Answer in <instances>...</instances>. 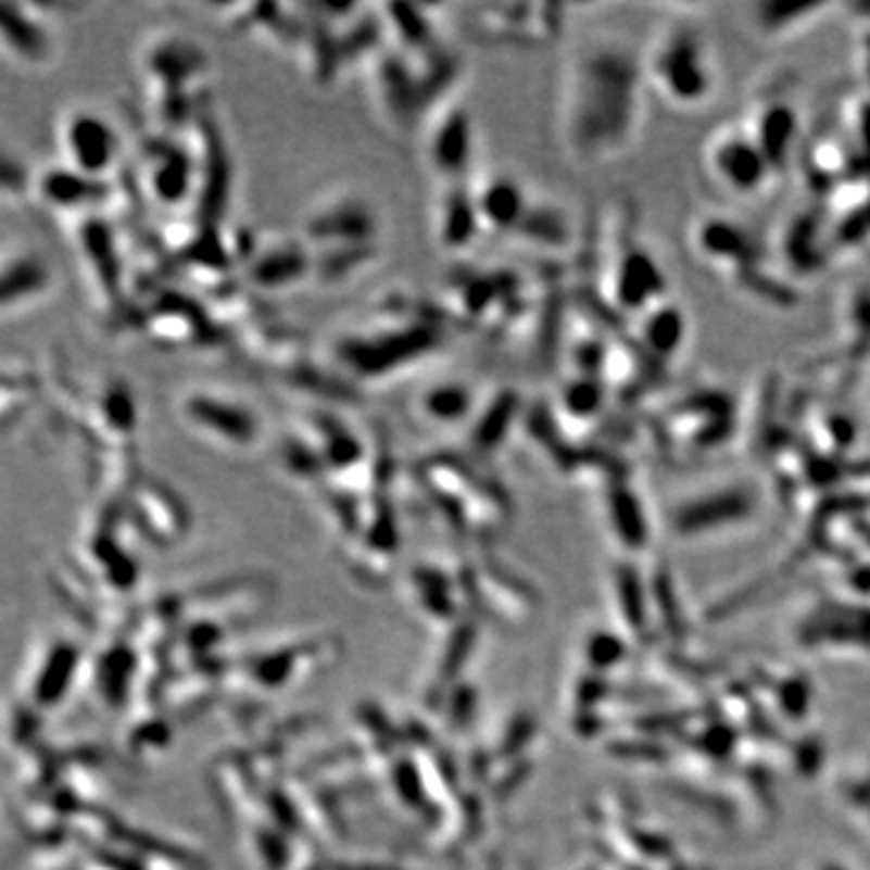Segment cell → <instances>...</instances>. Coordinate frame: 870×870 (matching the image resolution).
Returning <instances> with one entry per match:
<instances>
[{
    "label": "cell",
    "instance_id": "1",
    "mask_svg": "<svg viewBox=\"0 0 870 870\" xmlns=\"http://www.w3.org/2000/svg\"><path fill=\"white\" fill-rule=\"evenodd\" d=\"M641 53L621 37L588 35L558 73V143L578 167L615 163L633 148L646 114Z\"/></svg>",
    "mask_w": 870,
    "mask_h": 870
},
{
    "label": "cell",
    "instance_id": "2",
    "mask_svg": "<svg viewBox=\"0 0 870 870\" xmlns=\"http://www.w3.org/2000/svg\"><path fill=\"white\" fill-rule=\"evenodd\" d=\"M643 78L663 104L699 112L718 92V63L704 31L690 20H670L655 29L641 53Z\"/></svg>",
    "mask_w": 870,
    "mask_h": 870
},
{
    "label": "cell",
    "instance_id": "3",
    "mask_svg": "<svg viewBox=\"0 0 870 870\" xmlns=\"http://www.w3.org/2000/svg\"><path fill=\"white\" fill-rule=\"evenodd\" d=\"M179 416L189 431L223 450H252L262 440V416L235 394L191 390L181 396Z\"/></svg>",
    "mask_w": 870,
    "mask_h": 870
},
{
    "label": "cell",
    "instance_id": "4",
    "mask_svg": "<svg viewBox=\"0 0 870 870\" xmlns=\"http://www.w3.org/2000/svg\"><path fill=\"white\" fill-rule=\"evenodd\" d=\"M706 169L733 197H755L769 187L777 167L743 126H726L706 143Z\"/></svg>",
    "mask_w": 870,
    "mask_h": 870
},
{
    "label": "cell",
    "instance_id": "5",
    "mask_svg": "<svg viewBox=\"0 0 870 870\" xmlns=\"http://www.w3.org/2000/svg\"><path fill=\"white\" fill-rule=\"evenodd\" d=\"M59 148L63 165L85 177L104 179L119 163L122 138L104 114L75 106L59 124Z\"/></svg>",
    "mask_w": 870,
    "mask_h": 870
},
{
    "label": "cell",
    "instance_id": "6",
    "mask_svg": "<svg viewBox=\"0 0 870 870\" xmlns=\"http://www.w3.org/2000/svg\"><path fill=\"white\" fill-rule=\"evenodd\" d=\"M426 157L431 169L447 185H462L475 157V134L465 106L447 104L433 116L426 136Z\"/></svg>",
    "mask_w": 870,
    "mask_h": 870
},
{
    "label": "cell",
    "instance_id": "7",
    "mask_svg": "<svg viewBox=\"0 0 870 870\" xmlns=\"http://www.w3.org/2000/svg\"><path fill=\"white\" fill-rule=\"evenodd\" d=\"M51 288L53 268L37 247L17 244L0 252V317L41 303Z\"/></svg>",
    "mask_w": 870,
    "mask_h": 870
},
{
    "label": "cell",
    "instance_id": "8",
    "mask_svg": "<svg viewBox=\"0 0 870 870\" xmlns=\"http://www.w3.org/2000/svg\"><path fill=\"white\" fill-rule=\"evenodd\" d=\"M481 232H506L518 230L530 211V201L525 197L522 185L506 172H487L471 189Z\"/></svg>",
    "mask_w": 870,
    "mask_h": 870
},
{
    "label": "cell",
    "instance_id": "9",
    "mask_svg": "<svg viewBox=\"0 0 870 870\" xmlns=\"http://www.w3.org/2000/svg\"><path fill=\"white\" fill-rule=\"evenodd\" d=\"M31 191L49 209L56 211H90L106 201L104 179L85 177L71 167H51L39 177H31Z\"/></svg>",
    "mask_w": 870,
    "mask_h": 870
},
{
    "label": "cell",
    "instance_id": "10",
    "mask_svg": "<svg viewBox=\"0 0 870 870\" xmlns=\"http://www.w3.org/2000/svg\"><path fill=\"white\" fill-rule=\"evenodd\" d=\"M0 47L27 66H45L53 53L49 27L25 5H0Z\"/></svg>",
    "mask_w": 870,
    "mask_h": 870
},
{
    "label": "cell",
    "instance_id": "11",
    "mask_svg": "<svg viewBox=\"0 0 870 870\" xmlns=\"http://www.w3.org/2000/svg\"><path fill=\"white\" fill-rule=\"evenodd\" d=\"M433 228L445 250H462L479 235V218L471 199V189L462 185H447L438 203Z\"/></svg>",
    "mask_w": 870,
    "mask_h": 870
},
{
    "label": "cell",
    "instance_id": "12",
    "mask_svg": "<svg viewBox=\"0 0 870 870\" xmlns=\"http://www.w3.org/2000/svg\"><path fill=\"white\" fill-rule=\"evenodd\" d=\"M475 404V394L462 382H438L426 387L418 396V412L428 424L453 426L467 418Z\"/></svg>",
    "mask_w": 870,
    "mask_h": 870
},
{
    "label": "cell",
    "instance_id": "13",
    "mask_svg": "<svg viewBox=\"0 0 870 870\" xmlns=\"http://www.w3.org/2000/svg\"><path fill=\"white\" fill-rule=\"evenodd\" d=\"M27 189H31V177L23 160H17L0 146V201L23 197V191Z\"/></svg>",
    "mask_w": 870,
    "mask_h": 870
}]
</instances>
